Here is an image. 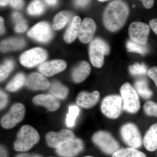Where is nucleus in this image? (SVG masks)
Returning a JSON list of instances; mask_svg holds the SVG:
<instances>
[{
    "label": "nucleus",
    "instance_id": "38",
    "mask_svg": "<svg viewBox=\"0 0 157 157\" xmlns=\"http://www.w3.org/2000/svg\"><path fill=\"white\" fill-rule=\"evenodd\" d=\"M141 1L144 6L147 9L151 8L154 4L155 0H139Z\"/></svg>",
    "mask_w": 157,
    "mask_h": 157
},
{
    "label": "nucleus",
    "instance_id": "35",
    "mask_svg": "<svg viewBox=\"0 0 157 157\" xmlns=\"http://www.w3.org/2000/svg\"><path fill=\"white\" fill-rule=\"evenodd\" d=\"M148 75L152 79L157 88V67H154L149 70Z\"/></svg>",
    "mask_w": 157,
    "mask_h": 157
},
{
    "label": "nucleus",
    "instance_id": "2",
    "mask_svg": "<svg viewBox=\"0 0 157 157\" xmlns=\"http://www.w3.org/2000/svg\"><path fill=\"white\" fill-rule=\"evenodd\" d=\"M40 136L36 130L28 125L23 126L17 134L14 144L15 150L26 151L39 142Z\"/></svg>",
    "mask_w": 157,
    "mask_h": 157
},
{
    "label": "nucleus",
    "instance_id": "9",
    "mask_svg": "<svg viewBox=\"0 0 157 157\" xmlns=\"http://www.w3.org/2000/svg\"><path fill=\"white\" fill-rule=\"evenodd\" d=\"M149 33L150 27L144 23L133 22L129 27V36L131 40L140 45H146Z\"/></svg>",
    "mask_w": 157,
    "mask_h": 157
},
{
    "label": "nucleus",
    "instance_id": "46",
    "mask_svg": "<svg viewBox=\"0 0 157 157\" xmlns=\"http://www.w3.org/2000/svg\"><path fill=\"white\" fill-rule=\"evenodd\" d=\"M11 0H0V4L1 6H6Z\"/></svg>",
    "mask_w": 157,
    "mask_h": 157
},
{
    "label": "nucleus",
    "instance_id": "44",
    "mask_svg": "<svg viewBox=\"0 0 157 157\" xmlns=\"http://www.w3.org/2000/svg\"><path fill=\"white\" fill-rule=\"evenodd\" d=\"M45 1L48 5L52 6H55L57 3V0H45Z\"/></svg>",
    "mask_w": 157,
    "mask_h": 157
},
{
    "label": "nucleus",
    "instance_id": "28",
    "mask_svg": "<svg viewBox=\"0 0 157 157\" xmlns=\"http://www.w3.org/2000/svg\"><path fill=\"white\" fill-rule=\"evenodd\" d=\"M45 6L41 0H33L29 5L27 11L32 15H40L43 13Z\"/></svg>",
    "mask_w": 157,
    "mask_h": 157
},
{
    "label": "nucleus",
    "instance_id": "1",
    "mask_svg": "<svg viewBox=\"0 0 157 157\" xmlns=\"http://www.w3.org/2000/svg\"><path fill=\"white\" fill-rule=\"evenodd\" d=\"M129 9L126 3L121 0L110 2L103 14V22L108 30L116 32L120 29L126 21Z\"/></svg>",
    "mask_w": 157,
    "mask_h": 157
},
{
    "label": "nucleus",
    "instance_id": "13",
    "mask_svg": "<svg viewBox=\"0 0 157 157\" xmlns=\"http://www.w3.org/2000/svg\"><path fill=\"white\" fill-rule=\"evenodd\" d=\"M83 147L82 140L78 138H74L57 148L56 152L61 156L73 157L81 151Z\"/></svg>",
    "mask_w": 157,
    "mask_h": 157
},
{
    "label": "nucleus",
    "instance_id": "22",
    "mask_svg": "<svg viewBox=\"0 0 157 157\" xmlns=\"http://www.w3.org/2000/svg\"><path fill=\"white\" fill-rule=\"evenodd\" d=\"M25 45V41L24 39L11 38L1 42V50L2 52H6L9 51L18 50L23 48Z\"/></svg>",
    "mask_w": 157,
    "mask_h": 157
},
{
    "label": "nucleus",
    "instance_id": "24",
    "mask_svg": "<svg viewBox=\"0 0 157 157\" xmlns=\"http://www.w3.org/2000/svg\"><path fill=\"white\" fill-rule=\"evenodd\" d=\"M135 88L137 93L142 98L148 99L151 98L153 92L148 87V83L144 79H138L135 83Z\"/></svg>",
    "mask_w": 157,
    "mask_h": 157
},
{
    "label": "nucleus",
    "instance_id": "42",
    "mask_svg": "<svg viewBox=\"0 0 157 157\" xmlns=\"http://www.w3.org/2000/svg\"><path fill=\"white\" fill-rule=\"evenodd\" d=\"M0 30H1V34H3L5 33V29L4 27V21L3 17H0Z\"/></svg>",
    "mask_w": 157,
    "mask_h": 157
},
{
    "label": "nucleus",
    "instance_id": "21",
    "mask_svg": "<svg viewBox=\"0 0 157 157\" xmlns=\"http://www.w3.org/2000/svg\"><path fill=\"white\" fill-rule=\"evenodd\" d=\"M81 18L78 16H74L64 35V40L67 43L73 42L78 36L81 25Z\"/></svg>",
    "mask_w": 157,
    "mask_h": 157
},
{
    "label": "nucleus",
    "instance_id": "31",
    "mask_svg": "<svg viewBox=\"0 0 157 157\" xmlns=\"http://www.w3.org/2000/svg\"><path fill=\"white\" fill-rule=\"evenodd\" d=\"M14 67V62L12 60H7L1 66L0 78L1 81H3L9 76Z\"/></svg>",
    "mask_w": 157,
    "mask_h": 157
},
{
    "label": "nucleus",
    "instance_id": "6",
    "mask_svg": "<svg viewBox=\"0 0 157 157\" xmlns=\"http://www.w3.org/2000/svg\"><path fill=\"white\" fill-rule=\"evenodd\" d=\"M93 140L105 153L113 154L119 149L120 146L117 140L108 132L99 131L93 136Z\"/></svg>",
    "mask_w": 157,
    "mask_h": 157
},
{
    "label": "nucleus",
    "instance_id": "15",
    "mask_svg": "<svg viewBox=\"0 0 157 157\" xmlns=\"http://www.w3.org/2000/svg\"><path fill=\"white\" fill-rule=\"evenodd\" d=\"M67 67V63L63 60H54L43 63L39 68V71L43 75L51 76L61 72Z\"/></svg>",
    "mask_w": 157,
    "mask_h": 157
},
{
    "label": "nucleus",
    "instance_id": "5",
    "mask_svg": "<svg viewBox=\"0 0 157 157\" xmlns=\"http://www.w3.org/2000/svg\"><path fill=\"white\" fill-rule=\"evenodd\" d=\"M124 109L123 101L120 96L112 95L105 97L101 105L102 112L110 119L117 118Z\"/></svg>",
    "mask_w": 157,
    "mask_h": 157
},
{
    "label": "nucleus",
    "instance_id": "45",
    "mask_svg": "<svg viewBox=\"0 0 157 157\" xmlns=\"http://www.w3.org/2000/svg\"><path fill=\"white\" fill-rule=\"evenodd\" d=\"M1 157H7V152L2 146L1 147Z\"/></svg>",
    "mask_w": 157,
    "mask_h": 157
},
{
    "label": "nucleus",
    "instance_id": "30",
    "mask_svg": "<svg viewBox=\"0 0 157 157\" xmlns=\"http://www.w3.org/2000/svg\"><path fill=\"white\" fill-rule=\"evenodd\" d=\"M127 50L129 52L145 54L147 52V48L145 45H140L132 41H128L127 43Z\"/></svg>",
    "mask_w": 157,
    "mask_h": 157
},
{
    "label": "nucleus",
    "instance_id": "32",
    "mask_svg": "<svg viewBox=\"0 0 157 157\" xmlns=\"http://www.w3.org/2000/svg\"><path fill=\"white\" fill-rule=\"evenodd\" d=\"M130 73L133 75H140L146 74L147 68L144 63H135L134 65L130 66L129 67Z\"/></svg>",
    "mask_w": 157,
    "mask_h": 157
},
{
    "label": "nucleus",
    "instance_id": "3",
    "mask_svg": "<svg viewBox=\"0 0 157 157\" xmlns=\"http://www.w3.org/2000/svg\"><path fill=\"white\" fill-rule=\"evenodd\" d=\"M109 47L107 42L100 38L94 39L89 47L90 60L94 67L100 68L104 63V56L109 53Z\"/></svg>",
    "mask_w": 157,
    "mask_h": 157
},
{
    "label": "nucleus",
    "instance_id": "20",
    "mask_svg": "<svg viewBox=\"0 0 157 157\" xmlns=\"http://www.w3.org/2000/svg\"><path fill=\"white\" fill-rule=\"evenodd\" d=\"M91 67L86 61L81 62L73 70L72 77L74 82L80 83L87 78L91 72Z\"/></svg>",
    "mask_w": 157,
    "mask_h": 157
},
{
    "label": "nucleus",
    "instance_id": "48",
    "mask_svg": "<svg viewBox=\"0 0 157 157\" xmlns=\"http://www.w3.org/2000/svg\"><path fill=\"white\" fill-rule=\"evenodd\" d=\"M93 157L90 156H86V157Z\"/></svg>",
    "mask_w": 157,
    "mask_h": 157
},
{
    "label": "nucleus",
    "instance_id": "33",
    "mask_svg": "<svg viewBox=\"0 0 157 157\" xmlns=\"http://www.w3.org/2000/svg\"><path fill=\"white\" fill-rule=\"evenodd\" d=\"M144 112L147 115L157 117V104L151 101L147 102L144 106Z\"/></svg>",
    "mask_w": 157,
    "mask_h": 157
},
{
    "label": "nucleus",
    "instance_id": "16",
    "mask_svg": "<svg viewBox=\"0 0 157 157\" xmlns=\"http://www.w3.org/2000/svg\"><path fill=\"white\" fill-rule=\"evenodd\" d=\"M100 99V93L94 91L91 93L81 92L78 94L76 99V104L84 108H90L98 103Z\"/></svg>",
    "mask_w": 157,
    "mask_h": 157
},
{
    "label": "nucleus",
    "instance_id": "36",
    "mask_svg": "<svg viewBox=\"0 0 157 157\" xmlns=\"http://www.w3.org/2000/svg\"><path fill=\"white\" fill-rule=\"evenodd\" d=\"M1 104H0V106H1V109H2L4 108L8 102V96L6 93H4L3 91H1Z\"/></svg>",
    "mask_w": 157,
    "mask_h": 157
},
{
    "label": "nucleus",
    "instance_id": "26",
    "mask_svg": "<svg viewBox=\"0 0 157 157\" xmlns=\"http://www.w3.org/2000/svg\"><path fill=\"white\" fill-rule=\"evenodd\" d=\"M70 17V13L67 11L59 12L54 17L52 28L55 30L63 29L67 24Z\"/></svg>",
    "mask_w": 157,
    "mask_h": 157
},
{
    "label": "nucleus",
    "instance_id": "39",
    "mask_svg": "<svg viewBox=\"0 0 157 157\" xmlns=\"http://www.w3.org/2000/svg\"><path fill=\"white\" fill-rule=\"evenodd\" d=\"M150 26L151 27L152 30L157 35V19L155 18L153 19L150 21L149 22Z\"/></svg>",
    "mask_w": 157,
    "mask_h": 157
},
{
    "label": "nucleus",
    "instance_id": "7",
    "mask_svg": "<svg viewBox=\"0 0 157 157\" xmlns=\"http://www.w3.org/2000/svg\"><path fill=\"white\" fill-rule=\"evenodd\" d=\"M25 113V107L23 104L21 103L14 104L9 112L1 119V124L2 127L6 129L13 128L22 121Z\"/></svg>",
    "mask_w": 157,
    "mask_h": 157
},
{
    "label": "nucleus",
    "instance_id": "34",
    "mask_svg": "<svg viewBox=\"0 0 157 157\" xmlns=\"http://www.w3.org/2000/svg\"><path fill=\"white\" fill-rule=\"evenodd\" d=\"M27 28L28 25L26 21L23 19L16 23L15 30L17 33H23L27 29Z\"/></svg>",
    "mask_w": 157,
    "mask_h": 157
},
{
    "label": "nucleus",
    "instance_id": "41",
    "mask_svg": "<svg viewBox=\"0 0 157 157\" xmlns=\"http://www.w3.org/2000/svg\"><path fill=\"white\" fill-rule=\"evenodd\" d=\"M12 17H13V20H14L15 23L23 19L21 14L17 13V12H14L12 14Z\"/></svg>",
    "mask_w": 157,
    "mask_h": 157
},
{
    "label": "nucleus",
    "instance_id": "8",
    "mask_svg": "<svg viewBox=\"0 0 157 157\" xmlns=\"http://www.w3.org/2000/svg\"><path fill=\"white\" fill-rule=\"evenodd\" d=\"M121 135L124 141L131 147L138 148L142 145L140 131L134 124L124 125L121 129Z\"/></svg>",
    "mask_w": 157,
    "mask_h": 157
},
{
    "label": "nucleus",
    "instance_id": "11",
    "mask_svg": "<svg viewBox=\"0 0 157 157\" xmlns=\"http://www.w3.org/2000/svg\"><path fill=\"white\" fill-rule=\"evenodd\" d=\"M75 138V135L72 131L64 129L59 132H50L46 135L47 144L53 148H58L64 144Z\"/></svg>",
    "mask_w": 157,
    "mask_h": 157
},
{
    "label": "nucleus",
    "instance_id": "40",
    "mask_svg": "<svg viewBox=\"0 0 157 157\" xmlns=\"http://www.w3.org/2000/svg\"><path fill=\"white\" fill-rule=\"evenodd\" d=\"M90 0H75V4L78 7H85L89 3Z\"/></svg>",
    "mask_w": 157,
    "mask_h": 157
},
{
    "label": "nucleus",
    "instance_id": "23",
    "mask_svg": "<svg viewBox=\"0 0 157 157\" xmlns=\"http://www.w3.org/2000/svg\"><path fill=\"white\" fill-rule=\"evenodd\" d=\"M49 92L56 98L64 99L67 96L69 90L66 86L59 82L55 81L51 84Z\"/></svg>",
    "mask_w": 157,
    "mask_h": 157
},
{
    "label": "nucleus",
    "instance_id": "10",
    "mask_svg": "<svg viewBox=\"0 0 157 157\" xmlns=\"http://www.w3.org/2000/svg\"><path fill=\"white\" fill-rule=\"evenodd\" d=\"M47 57L45 50L41 48H35L23 53L20 58V61L25 67H33L44 62Z\"/></svg>",
    "mask_w": 157,
    "mask_h": 157
},
{
    "label": "nucleus",
    "instance_id": "12",
    "mask_svg": "<svg viewBox=\"0 0 157 157\" xmlns=\"http://www.w3.org/2000/svg\"><path fill=\"white\" fill-rule=\"evenodd\" d=\"M52 30L48 23L41 22L35 25L29 30L28 36L41 42H48L52 37Z\"/></svg>",
    "mask_w": 157,
    "mask_h": 157
},
{
    "label": "nucleus",
    "instance_id": "18",
    "mask_svg": "<svg viewBox=\"0 0 157 157\" xmlns=\"http://www.w3.org/2000/svg\"><path fill=\"white\" fill-rule=\"evenodd\" d=\"M29 88L33 90H44L50 86V82L45 76L38 73H33L29 76L26 82Z\"/></svg>",
    "mask_w": 157,
    "mask_h": 157
},
{
    "label": "nucleus",
    "instance_id": "27",
    "mask_svg": "<svg viewBox=\"0 0 157 157\" xmlns=\"http://www.w3.org/2000/svg\"><path fill=\"white\" fill-rule=\"evenodd\" d=\"M25 77L22 73H18L6 86L9 91L15 92L21 88L25 83Z\"/></svg>",
    "mask_w": 157,
    "mask_h": 157
},
{
    "label": "nucleus",
    "instance_id": "25",
    "mask_svg": "<svg viewBox=\"0 0 157 157\" xmlns=\"http://www.w3.org/2000/svg\"><path fill=\"white\" fill-rule=\"evenodd\" d=\"M112 157H146L142 152L134 147L119 149L113 154Z\"/></svg>",
    "mask_w": 157,
    "mask_h": 157
},
{
    "label": "nucleus",
    "instance_id": "4",
    "mask_svg": "<svg viewBox=\"0 0 157 157\" xmlns=\"http://www.w3.org/2000/svg\"><path fill=\"white\" fill-rule=\"evenodd\" d=\"M123 101L124 109L131 113H137L140 108V102L136 90L128 82L124 83L120 89Z\"/></svg>",
    "mask_w": 157,
    "mask_h": 157
},
{
    "label": "nucleus",
    "instance_id": "14",
    "mask_svg": "<svg viewBox=\"0 0 157 157\" xmlns=\"http://www.w3.org/2000/svg\"><path fill=\"white\" fill-rule=\"evenodd\" d=\"M97 26L95 21L91 18H85L80 25L78 37L82 42L88 43L91 41L95 33Z\"/></svg>",
    "mask_w": 157,
    "mask_h": 157
},
{
    "label": "nucleus",
    "instance_id": "19",
    "mask_svg": "<svg viewBox=\"0 0 157 157\" xmlns=\"http://www.w3.org/2000/svg\"><path fill=\"white\" fill-rule=\"evenodd\" d=\"M145 148L150 151L157 149V123L153 124L146 132L143 140Z\"/></svg>",
    "mask_w": 157,
    "mask_h": 157
},
{
    "label": "nucleus",
    "instance_id": "29",
    "mask_svg": "<svg viewBox=\"0 0 157 157\" xmlns=\"http://www.w3.org/2000/svg\"><path fill=\"white\" fill-rule=\"evenodd\" d=\"M79 113V109L77 106H71L69 107V113L67 115L66 123L69 127L74 126L75 121Z\"/></svg>",
    "mask_w": 157,
    "mask_h": 157
},
{
    "label": "nucleus",
    "instance_id": "43",
    "mask_svg": "<svg viewBox=\"0 0 157 157\" xmlns=\"http://www.w3.org/2000/svg\"><path fill=\"white\" fill-rule=\"evenodd\" d=\"M16 157H41L40 156L38 155H31L29 154H21L18 155Z\"/></svg>",
    "mask_w": 157,
    "mask_h": 157
},
{
    "label": "nucleus",
    "instance_id": "17",
    "mask_svg": "<svg viewBox=\"0 0 157 157\" xmlns=\"http://www.w3.org/2000/svg\"><path fill=\"white\" fill-rule=\"evenodd\" d=\"M33 102L36 105L44 106L51 111H56L60 107L59 102L52 95H39L34 97Z\"/></svg>",
    "mask_w": 157,
    "mask_h": 157
},
{
    "label": "nucleus",
    "instance_id": "37",
    "mask_svg": "<svg viewBox=\"0 0 157 157\" xmlns=\"http://www.w3.org/2000/svg\"><path fill=\"white\" fill-rule=\"evenodd\" d=\"M24 0H11L10 4L14 9H20L22 8L24 5Z\"/></svg>",
    "mask_w": 157,
    "mask_h": 157
},
{
    "label": "nucleus",
    "instance_id": "47",
    "mask_svg": "<svg viewBox=\"0 0 157 157\" xmlns=\"http://www.w3.org/2000/svg\"><path fill=\"white\" fill-rule=\"evenodd\" d=\"M98 1H100L101 2H107V1H109V0H98Z\"/></svg>",
    "mask_w": 157,
    "mask_h": 157
}]
</instances>
